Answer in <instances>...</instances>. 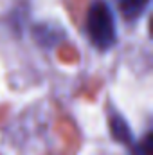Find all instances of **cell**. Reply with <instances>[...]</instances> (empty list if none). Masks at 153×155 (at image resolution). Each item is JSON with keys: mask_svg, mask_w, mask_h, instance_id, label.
I'll use <instances>...</instances> for the list:
<instances>
[{"mask_svg": "<svg viewBox=\"0 0 153 155\" xmlns=\"http://www.w3.org/2000/svg\"><path fill=\"white\" fill-rule=\"evenodd\" d=\"M86 33L92 45H96L101 51H106L115 45L117 27L114 13L106 0H92L86 15Z\"/></svg>", "mask_w": 153, "mask_h": 155, "instance_id": "obj_1", "label": "cell"}, {"mask_svg": "<svg viewBox=\"0 0 153 155\" xmlns=\"http://www.w3.org/2000/svg\"><path fill=\"white\" fill-rule=\"evenodd\" d=\"M108 126H110L112 137H114L117 143H121V144H130V143H132V130H130L126 119L122 116H119L117 112H114V114L110 116Z\"/></svg>", "mask_w": 153, "mask_h": 155, "instance_id": "obj_2", "label": "cell"}, {"mask_svg": "<svg viewBox=\"0 0 153 155\" xmlns=\"http://www.w3.org/2000/svg\"><path fill=\"white\" fill-rule=\"evenodd\" d=\"M115 2H117V7H119L121 15L130 22L139 18L150 4V0H115Z\"/></svg>", "mask_w": 153, "mask_h": 155, "instance_id": "obj_3", "label": "cell"}, {"mask_svg": "<svg viewBox=\"0 0 153 155\" xmlns=\"http://www.w3.org/2000/svg\"><path fill=\"white\" fill-rule=\"evenodd\" d=\"M153 135L151 132H146V135H144V139H142V143L139 144V148H137V152L135 155H151V150H153Z\"/></svg>", "mask_w": 153, "mask_h": 155, "instance_id": "obj_4", "label": "cell"}]
</instances>
